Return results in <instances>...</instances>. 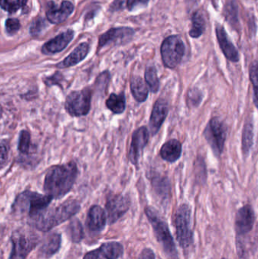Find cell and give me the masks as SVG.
Segmentation results:
<instances>
[{
	"label": "cell",
	"mask_w": 258,
	"mask_h": 259,
	"mask_svg": "<svg viewBox=\"0 0 258 259\" xmlns=\"http://www.w3.org/2000/svg\"><path fill=\"white\" fill-rule=\"evenodd\" d=\"M77 176L75 163L51 167L45 175L44 190L53 199H60L72 188Z\"/></svg>",
	"instance_id": "cell-1"
},
{
	"label": "cell",
	"mask_w": 258,
	"mask_h": 259,
	"mask_svg": "<svg viewBox=\"0 0 258 259\" xmlns=\"http://www.w3.org/2000/svg\"><path fill=\"white\" fill-rule=\"evenodd\" d=\"M80 209L77 201L68 200L56 208L47 209L29 219V224L33 228L41 231H50L75 215Z\"/></svg>",
	"instance_id": "cell-2"
},
{
	"label": "cell",
	"mask_w": 258,
	"mask_h": 259,
	"mask_svg": "<svg viewBox=\"0 0 258 259\" xmlns=\"http://www.w3.org/2000/svg\"><path fill=\"white\" fill-rule=\"evenodd\" d=\"M145 212L148 222L152 227L156 239L160 243L167 256L171 259H179L178 252L174 239L165 219L153 207H146Z\"/></svg>",
	"instance_id": "cell-3"
},
{
	"label": "cell",
	"mask_w": 258,
	"mask_h": 259,
	"mask_svg": "<svg viewBox=\"0 0 258 259\" xmlns=\"http://www.w3.org/2000/svg\"><path fill=\"white\" fill-rule=\"evenodd\" d=\"M254 222L255 214L251 205H245L238 211L235 220V229L236 233V247L240 258H246L248 255L245 237L252 231Z\"/></svg>",
	"instance_id": "cell-4"
},
{
	"label": "cell",
	"mask_w": 258,
	"mask_h": 259,
	"mask_svg": "<svg viewBox=\"0 0 258 259\" xmlns=\"http://www.w3.org/2000/svg\"><path fill=\"white\" fill-rule=\"evenodd\" d=\"M53 198L32 192H24L18 196L13 205L14 211L18 214H27L33 218L47 208Z\"/></svg>",
	"instance_id": "cell-5"
},
{
	"label": "cell",
	"mask_w": 258,
	"mask_h": 259,
	"mask_svg": "<svg viewBox=\"0 0 258 259\" xmlns=\"http://www.w3.org/2000/svg\"><path fill=\"white\" fill-rule=\"evenodd\" d=\"M177 240L182 249L187 250L193 243L192 211L187 204H182L174 216Z\"/></svg>",
	"instance_id": "cell-6"
},
{
	"label": "cell",
	"mask_w": 258,
	"mask_h": 259,
	"mask_svg": "<svg viewBox=\"0 0 258 259\" xmlns=\"http://www.w3.org/2000/svg\"><path fill=\"white\" fill-rule=\"evenodd\" d=\"M39 237L33 231L18 230L12 234L10 259H24L36 248Z\"/></svg>",
	"instance_id": "cell-7"
},
{
	"label": "cell",
	"mask_w": 258,
	"mask_h": 259,
	"mask_svg": "<svg viewBox=\"0 0 258 259\" xmlns=\"http://www.w3.org/2000/svg\"><path fill=\"white\" fill-rule=\"evenodd\" d=\"M161 54L164 65L167 68H175L184 56V42L177 35L168 36L162 42Z\"/></svg>",
	"instance_id": "cell-8"
},
{
	"label": "cell",
	"mask_w": 258,
	"mask_h": 259,
	"mask_svg": "<svg viewBox=\"0 0 258 259\" xmlns=\"http://www.w3.org/2000/svg\"><path fill=\"white\" fill-rule=\"evenodd\" d=\"M203 134L215 156L219 157L224 151L227 139V125L219 118H213L209 121Z\"/></svg>",
	"instance_id": "cell-9"
},
{
	"label": "cell",
	"mask_w": 258,
	"mask_h": 259,
	"mask_svg": "<svg viewBox=\"0 0 258 259\" xmlns=\"http://www.w3.org/2000/svg\"><path fill=\"white\" fill-rule=\"evenodd\" d=\"M92 93L88 88L71 93L67 97L65 108L71 116L80 117L87 115L90 110Z\"/></svg>",
	"instance_id": "cell-10"
},
{
	"label": "cell",
	"mask_w": 258,
	"mask_h": 259,
	"mask_svg": "<svg viewBox=\"0 0 258 259\" xmlns=\"http://www.w3.org/2000/svg\"><path fill=\"white\" fill-rule=\"evenodd\" d=\"M131 202L129 196L124 195H113L108 199L106 208L109 224L115 223L127 213Z\"/></svg>",
	"instance_id": "cell-11"
},
{
	"label": "cell",
	"mask_w": 258,
	"mask_h": 259,
	"mask_svg": "<svg viewBox=\"0 0 258 259\" xmlns=\"http://www.w3.org/2000/svg\"><path fill=\"white\" fill-rule=\"evenodd\" d=\"M149 139V133L146 127H141L133 132L129 152V159L134 165L138 166L139 160Z\"/></svg>",
	"instance_id": "cell-12"
},
{
	"label": "cell",
	"mask_w": 258,
	"mask_h": 259,
	"mask_svg": "<svg viewBox=\"0 0 258 259\" xmlns=\"http://www.w3.org/2000/svg\"><path fill=\"white\" fill-rule=\"evenodd\" d=\"M124 254V246L118 242L103 243L99 248L88 252L83 259H118Z\"/></svg>",
	"instance_id": "cell-13"
},
{
	"label": "cell",
	"mask_w": 258,
	"mask_h": 259,
	"mask_svg": "<svg viewBox=\"0 0 258 259\" xmlns=\"http://www.w3.org/2000/svg\"><path fill=\"white\" fill-rule=\"evenodd\" d=\"M168 114V104L166 100L159 99L154 103L149 120V128L152 135H156Z\"/></svg>",
	"instance_id": "cell-14"
},
{
	"label": "cell",
	"mask_w": 258,
	"mask_h": 259,
	"mask_svg": "<svg viewBox=\"0 0 258 259\" xmlns=\"http://www.w3.org/2000/svg\"><path fill=\"white\" fill-rule=\"evenodd\" d=\"M134 33V30L130 27H118V28L111 29L100 36L98 47L101 48L112 42L120 44L121 42H124L127 39H130Z\"/></svg>",
	"instance_id": "cell-15"
},
{
	"label": "cell",
	"mask_w": 258,
	"mask_h": 259,
	"mask_svg": "<svg viewBox=\"0 0 258 259\" xmlns=\"http://www.w3.org/2000/svg\"><path fill=\"white\" fill-rule=\"evenodd\" d=\"M74 11V6L71 2H62L61 6L57 7L51 2L48 5V9L46 12L47 19L51 24H59L64 22Z\"/></svg>",
	"instance_id": "cell-16"
},
{
	"label": "cell",
	"mask_w": 258,
	"mask_h": 259,
	"mask_svg": "<svg viewBox=\"0 0 258 259\" xmlns=\"http://www.w3.org/2000/svg\"><path fill=\"white\" fill-rule=\"evenodd\" d=\"M107 216L106 211L98 205L91 207L88 212L86 226L89 231L94 233H99L106 228Z\"/></svg>",
	"instance_id": "cell-17"
},
{
	"label": "cell",
	"mask_w": 258,
	"mask_h": 259,
	"mask_svg": "<svg viewBox=\"0 0 258 259\" xmlns=\"http://www.w3.org/2000/svg\"><path fill=\"white\" fill-rule=\"evenodd\" d=\"M217 37L221 50L228 60L230 62H238L239 61V52L236 50L233 42L229 39L224 27L218 26L216 27Z\"/></svg>",
	"instance_id": "cell-18"
},
{
	"label": "cell",
	"mask_w": 258,
	"mask_h": 259,
	"mask_svg": "<svg viewBox=\"0 0 258 259\" xmlns=\"http://www.w3.org/2000/svg\"><path fill=\"white\" fill-rule=\"evenodd\" d=\"M73 37H74V32L72 30H67L45 44V45L42 47V53L45 54L59 53L69 44V42L72 40Z\"/></svg>",
	"instance_id": "cell-19"
},
{
	"label": "cell",
	"mask_w": 258,
	"mask_h": 259,
	"mask_svg": "<svg viewBox=\"0 0 258 259\" xmlns=\"http://www.w3.org/2000/svg\"><path fill=\"white\" fill-rule=\"evenodd\" d=\"M62 244V236L59 233L53 232L48 234L40 249H39V253L42 257L45 258H50L54 255L55 254L59 252Z\"/></svg>",
	"instance_id": "cell-20"
},
{
	"label": "cell",
	"mask_w": 258,
	"mask_h": 259,
	"mask_svg": "<svg viewBox=\"0 0 258 259\" xmlns=\"http://www.w3.org/2000/svg\"><path fill=\"white\" fill-rule=\"evenodd\" d=\"M161 156L168 162H175L181 156L182 145L179 140H171L162 146L160 151Z\"/></svg>",
	"instance_id": "cell-21"
},
{
	"label": "cell",
	"mask_w": 258,
	"mask_h": 259,
	"mask_svg": "<svg viewBox=\"0 0 258 259\" xmlns=\"http://www.w3.org/2000/svg\"><path fill=\"white\" fill-rule=\"evenodd\" d=\"M89 44L83 42L80 44L63 62L58 65L59 68H65L74 66L83 61L89 53Z\"/></svg>",
	"instance_id": "cell-22"
},
{
	"label": "cell",
	"mask_w": 258,
	"mask_h": 259,
	"mask_svg": "<svg viewBox=\"0 0 258 259\" xmlns=\"http://www.w3.org/2000/svg\"><path fill=\"white\" fill-rule=\"evenodd\" d=\"M130 90L135 100L138 103H143L148 96V89L142 77L133 76L130 80Z\"/></svg>",
	"instance_id": "cell-23"
},
{
	"label": "cell",
	"mask_w": 258,
	"mask_h": 259,
	"mask_svg": "<svg viewBox=\"0 0 258 259\" xmlns=\"http://www.w3.org/2000/svg\"><path fill=\"white\" fill-rule=\"evenodd\" d=\"M151 183H152L153 188L158 196L162 198L163 200L168 199L170 192H171V185L168 178H164L160 175H156L153 178Z\"/></svg>",
	"instance_id": "cell-24"
},
{
	"label": "cell",
	"mask_w": 258,
	"mask_h": 259,
	"mask_svg": "<svg viewBox=\"0 0 258 259\" xmlns=\"http://www.w3.org/2000/svg\"><path fill=\"white\" fill-rule=\"evenodd\" d=\"M109 110L115 114H122L126 109V98L124 93L112 94L106 103Z\"/></svg>",
	"instance_id": "cell-25"
},
{
	"label": "cell",
	"mask_w": 258,
	"mask_h": 259,
	"mask_svg": "<svg viewBox=\"0 0 258 259\" xmlns=\"http://www.w3.org/2000/svg\"><path fill=\"white\" fill-rule=\"evenodd\" d=\"M254 143V124L251 121L245 123L242 134V152L245 155H249Z\"/></svg>",
	"instance_id": "cell-26"
},
{
	"label": "cell",
	"mask_w": 258,
	"mask_h": 259,
	"mask_svg": "<svg viewBox=\"0 0 258 259\" xmlns=\"http://www.w3.org/2000/svg\"><path fill=\"white\" fill-rule=\"evenodd\" d=\"M192 26L189 31V36L192 38L199 37L205 30V20L199 12H196L192 15Z\"/></svg>",
	"instance_id": "cell-27"
},
{
	"label": "cell",
	"mask_w": 258,
	"mask_h": 259,
	"mask_svg": "<svg viewBox=\"0 0 258 259\" xmlns=\"http://www.w3.org/2000/svg\"><path fill=\"white\" fill-rule=\"evenodd\" d=\"M145 79L147 84L149 87L151 93H157L160 87L159 77H158L157 70L153 65L147 67L145 72Z\"/></svg>",
	"instance_id": "cell-28"
},
{
	"label": "cell",
	"mask_w": 258,
	"mask_h": 259,
	"mask_svg": "<svg viewBox=\"0 0 258 259\" xmlns=\"http://www.w3.org/2000/svg\"><path fill=\"white\" fill-rule=\"evenodd\" d=\"M225 16L227 21L233 27L239 24L238 6L236 0H227L225 6Z\"/></svg>",
	"instance_id": "cell-29"
},
{
	"label": "cell",
	"mask_w": 258,
	"mask_h": 259,
	"mask_svg": "<svg viewBox=\"0 0 258 259\" xmlns=\"http://www.w3.org/2000/svg\"><path fill=\"white\" fill-rule=\"evenodd\" d=\"M68 233H69L71 240L74 243H80L84 237L83 226L78 219L72 220L68 226Z\"/></svg>",
	"instance_id": "cell-30"
},
{
	"label": "cell",
	"mask_w": 258,
	"mask_h": 259,
	"mask_svg": "<svg viewBox=\"0 0 258 259\" xmlns=\"http://www.w3.org/2000/svg\"><path fill=\"white\" fill-rule=\"evenodd\" d=\"M27 1L28 0H0V7L9 13H14L24 7Z\"/></svg>",
	"instance_id": "cell-31"
},
{
	"label": "cell",
	"mask_w": 258,
	"mask_h": 259,
	"mask_svg": "<svg viewBox=\"0 0 258 259\" xmlns=\"http://www.w3.org/2000/svg\"><path fill=\"white\" fill-rule=\"evenodd\" d=\"M203 94L197 88H192L188 92L187 103L188 105L192 107H196L201 103L202 100Z\"/></svg>",
	"instance_id": "cell-32"
},
{
	"label": "cell",
	"mask_w": 258,
	"mask_h": 259,
	"mask_svg": "<svg viewBox=\"0 0 258 259\" xmlns=\"http://www.w3.org/2000/svg\"><path fill=\"white\" fill-rule=\"evenodd\" d=\"M30 146V135L29 132L26 131H21L20 134L19 144L18 149L22 153H27Z\"/></svg>",
	"instance_id": "cell-33"
},
{
	"label": "cell",
	"mask_w": 258,
	"mask_h": 259,
	"mask_svg": "<svg viewBox=\"0 0 258 259\" xmlns=\"http://www.w3.org/2000/svg\"><path fill=\"white\" fill-rule=\"evenodd\" d=\"M250 78H251V83L254 87V102L255 106H257V63L254 62L251 65V69H250Z\"/></svg>",
	"instance_id": "cell-34"
},
{
	"label": "cell",
	"mask_w": 258,
	"mask_h": 259,
	"mask_svg": "<svg viewBox=\"0 0 258 259\" xmlns=\"http://www.w3.org/2000/svg\"><path fill=\"white\" fill-rule=\"evenodd\" d=\"M6 28L9 35H13L21 28V24L16 18H9L6 21Z\"/></svg>",
	"instance_id": "cell-35"
},
{
	"label": "cell",
	"mask_w": 258,
	"mask_h": 259,
	"mask_svg": "<svg viewBox=\"0 0 258 259\" xmlns=\"http://www.w3.org/2000/svg\"><path fill=\"white\" fill-rule=\"evenodd\" d=\"M45 21L42 18H38L35 19L30 26V33L33 36H37L43 30L45 26Z\"/></svg>",
	"instance_id": "cell-36"
},
{
	"label": "cell",
	"mask_w": 258,
	"mask_h": 259,
	"mask_svg": "<svg viewBox=\"0 0 258 259\" xmlns=\"http://www.w3.org/2000/svg\"><path fill=\"white\" fill-rule=\"evenodd\" d=\"M196 164V176L201 181H204L206 180V170L205 164L203 159L197 158Z\"/></svg>",
	"instance_id": "cell-37"
},
{
	"label": "cell",
	"mask_w": 258,
	"mask_h": 259,
	"mask_svg": "<svg viewBox=\"0 0 258 259\" xmlns=\"http://www.w3.org/2000/svg\"><path fill=\"white\" fill-rule=\"evenodd\" d=\"M149 0H127V6L129 11H134L148 5Z\"/></svg>",
	"instance_id": "cell-38"
},
{
	"label": "cell",
	"mask_w": 258,
	"mask_h": 259,
	"mask_svg": "<svg viewBox=\"0 0 258 259\" xmlns=\"http://www.w3.org/2000/svg\"><path fill=\"white\" fill-rule=\"evenodd\" d=\"M8 148L4 143H0V167L7 161Z\"/></svg>",
	"instance_id": "cell-39"
},
{
	"label": "cell",
	"mask_w": 258,
	"mask_h": 259,
	"mask_svg": "<svg viewBox=\"0 0 258 259\" xmlns=\"http://www.w3.org/2000/svg\"><path fill=\"white\" fill-rule=\"evenodd\" d=\"M138 259H156V254L153 252L152 249L145 248L139 254Z\"/></svg>",
	"instance_id": "cell-40"
},
{
	"label": "cell",
	"mask_w": 258,
	"mask_h": 259,
	"mask_svg": "<svg viewBox=\"0 0 258 259\" xmlns=\"http://www.w3.org/2000/svg\"><path fill=\"white\" fill-rule=\"evenodd\" d=\"M127 0H115L112 5H111V10L118 11L124 9L127 6Z\"/></svg>",
	"instance_id": "cell-41"
},
{
	"label": "cell",
	"mask_w": 258,
	"mask_h": 259,
	"mask_svg": "<svg viewBox=\"0 0 258 259\" xmlns=\"http://www.w3.org/2000/svg\"><path fill=\"white\" fill-rule=\"evenodd\" d=\"M1 115H2V108L0 107V118H1Z\"/></svg>",
	"instance_id": "cell-42"
}]
</instances>
